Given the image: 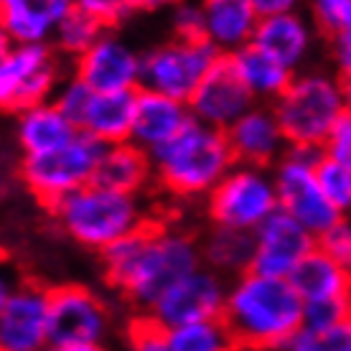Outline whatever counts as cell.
<instances>
[{"label":"cell","mask_w":351,"mask_h":351,"mask_svg":"<svg viewBox=\"0 0 351 351\" xmlns=\"http://www.w3.org/2000/svg\"><path fill=\"white\" fill-rule=\"evenodd\" d=\"M99 257L105 282L141 313H148L176 280L204 265L202 239L156 219Z\"/></svg>","instance_id":"6da1fadb"},{"label":"cell","mask_w":351,"mask_h":351,"mask_svg":"<svg viewBox=\"0 0 351 351\" xmlns=\"http://www.w3.org/2000/svg\"><path fill=\"white\" fill-rule=\"evenodd\" d=\"M221 318L245 351H285L306 326V303L290 278L250 270L229 280Z\"/></svg>","instance_id":"7a4b0ae2"},{"label":"cell","mask_w":351,"mask_h":351,"mask_svg":"<svg viewBox=\"0 0 351 351\" xmlns=\"http://www.w3.org/2000/svg\"><path fill=\"white\" fill-rule=\"evenodd\" d=\"M156 186L176 202H206L219 181L237 166L224 130L191 120L184 132L153 156Z\"/></svg>","instance_id":"3957f363"},{"label":"cell","mask_w":351,"mask_h":351,"mask_svg":"<svg viewBox=\"0 0 351 351\" xmlns=\"http://www.w3.org/2000/svg\"><path fill=\"white\" fill-rule=\"evenodd\" d=\"M51 219L71 242L102 255L112 245L148 227L153 217L143 196L89 184L56 204Z\"/></svg>","instance_id":"277c9868"},{"label":"cell","mask_w":351,"mask_h":351,"mask_svg":"<svg viewBox=\"0 0 351 351\" xmlns=\"http://www.w3.org/2000/svg\"><path fill=\"white\" fill-rule=\"evenodd\" d=\"M290 148L324 150L331 130L349 112L341 74L324 69L298 71L290 87L272 105Z\"/></svg>","instance_id":"5b68a950"},{"label":"cell","mask_w":351,"mask_h":351,"mask_svg":"<svg viewBox=\"0 0 351 351\" xmlns=\"http://www.w3.org/2000/svg\"><path fill=\"white\" fill-rule=\"evenodd\" d=\"M105 145L80 132L62 148L41 156H21L18 178L36 202L51 211L66 196L95 184Z\"/></svg>","instance_id":"8992f818"},{"label":"cell","mask_w":351,"mask_h":351,"mask_svg":"<svg viewBox=\"0 0 351 351\" xmlns=\"http://www.w3.org/2000/svg\"><path fill=\"white\" fill-rule=\"evenodd\" d=\"M209 224L239 232H255L280 211L272 168L237 163L204 202Z\"/></svg>","instance_id":"52a82bcc"},{"label":"cell","mask_w":351,"mask_h":351,"mask_svg":"<svg viewBox=\"0 0 351 351\" xmlns=\"http://www.w3.org/2000/svg\"><path fill=\"white\" fill-rule=\"evenodd\" d=\"M64 59L51 44H3L0 105L10 114L51 102L64 82Z\"/></svg>","instance_id":"ba28073f"},{"label":"cell","mask_w":351,"mask_h":351,"mask_svg":"<svg viewBox=\"0 0 351 351\" xmlns=\"http://www.w3.org/2000/svg\"><path fill=\"white\" fill-rule=\"evenodd\" d=\"M219 59L221 56L209 41L173 36L143 51L141 89L189 102Z\"/></svg>","instance_id":"9c48e42d"},{"label":"cell","mask_w":351,"mask_h":351,"mask_svg":"<svg viewBox=\"0 0 351 351\" xmlns=\"http://www.w3.org/2000/svg\"><path fill=\"white\" fill-rule=\"evenodd\" d=\"M321 156L324 153L313 148H288V153L272 166L280 211L300 221L316 237L341 219L318 184L316 168Z\"/></svg>","instance_id":"30bf717a"},{"label":"cell","mask_w":351,"mask_h":351,"mask_svg":"<svg viewBox=\"0 0 351 351\" xmlns=\"http://www.w3.org/2000/svg\"><path fill=\"white\" fill-rule=\"evenodd\" d=\"M49 343V288L34 280H5L0 293V351H44Z\"/></svg>","instance_id":"8fae6325"},{"label":"cell","mask_w":351,"mask_h":351,"mask_svg":"<svg viewBox=\"0 0 351 351\" xmlns=\"http://www.w3.org/2000/svg\"><path fill=\"white\" fill-rule=\"evenodd\" d=\"M306 303V324L334 326L351 318V270L316 247L290 275Z\"/></svg>","instance_id":"7c38bea8"},{"label":"cell","mask_w":351,"mask_h":351,"mask_svg":"<svg viewBox=\"0 0 351 351\" xmlns=\"http://www.w3.org/2000/svg\"><path fill=\"white\" fill-rule=\"evenodd\" d=\"M51 343H105L112 328V311L97 290L64 282L49 288Z\"/></svg>","instance_id":"4fadbf2b"},{"label":"cell","mask_w":351,"mask_h":351,"mask_svg":"<svg viewBox=\"0 0 351 351\" xmlns=\"http://www.w3.org/2000/svg\"><path fill=\"white\" fill-rule=\"evenodd\" d=\"M227 278H221L219 272L202 265L184 275L181 280H176L143 316L156 321L166 331L176 326L206 321V318H221L224 303H227Z\"/></svg>","instance_id":"5bb4252c"},{"label":"cell","mask_w":351,"mask_h":351,"mask_svg":"<svg viewBox=\"0 0 351 351\" xmlns=\"http://www.w3.org/2000/svg\"><path fill=\"white\" fill-rule=\"evenodd\" d=\"M77 74L95 92H138L143 77V51L117 31H105L71 64Z\"/></svg>","instance_id":"9a60e30c"},{"label":"cell","mask_w":351,"mask_h":351,"mask_svg":"<svg viewBox=\"0 0 351 351\" xmlns=\"http://www.w3.org/2000/svg\"><path fill=\"white\" fill-rule=\"evenodd\" d=\"M252 237H255L252 272L272 278H290L318 247L316 234H311L285 211H275L270 219L252 232Z\"/></svg>","instance_id":"2e32d148"},{"label":"cell","mask_w":351,"mask_h":351,"mask_svg":"<svg viewBox=\"0 0 351 351\" xmlns=\"http://www.w3.org/2000/svg\"><path fill=\"white\" fill-rule=\"evenodd\" d=\"M252 105H257L255 97L250 95L245 82L239 80L237 69L229 62V56H221L219 62L211 66L209 74L199 84V89L189 99L193 120L224 132Z\"/></svg>","instance_id":"e0dca14e"},{"label":"cell","mask_w":351,"mask_h":351,"mask_svg":"<svg viewBox=\"0 0 351 351\" xmlns=\"http://www.w3.org/2000/svg\"><path fill=\"white\" fill-rule=\"evenodd\" d=\"M229 145L237 163L272 168L288 153L290 143L280 128L272 105H252L227 130Z\"/></svg>","instance_id":"ac0fdd59"},{"label":"cell","mask_w":351,"mask_h":351,"mask_svg":"<svg viewBox=\"0 0 351 351\" xmlns=\"http://www.w3.org/2000/svg\"><path fill=\"white\" fill-rule=\"evenodd\" d=\"M318 34H321V28L316 26L311 13L295 10V13L260 18L252 44L260 46L263 51H267L298 74V71H306L311 56L316 51Z\"/></svg>","instance_id":"d6986e66"},{"label":"cell","mask_w":351,"mask_h":351,"mask_svg":"<svg viewBox=\"0 0 351 351\" xmlns=\"http://www.w3.org/2000/svg\"><path fill=\"white\" fill-rule=\"evenodd\" d=\"M191 120L193 114L189 102L150 92V89H138L130 143L153 156L156 150L173 141L178 132H184Z\"/></svg>","instance_id":"ffe728a7"},{"label":"cell","mask_w":351,"mask_h":351,"mask_svg":"<svg viewBox=\"0 0 351 351\" xmlns=\"http://www.w3.org/2000/svg\"><path fill=\"white\" fill-rule=\"evenodd\" d=\"M74 0H5L0 3L3 44H51Z\"/></svg>","instance_id":"44dd1931"},{"label":"cell","mask_w":351,"mask_h":351,"mask_svg":"<svg viewBox=\"0 0 351 351\" xmlns=\"http://www.w3.org/2000/svg\"><path fill=\"white\" fill-rule=\"evenodd\" d=\"M260 16L250 0H204V41L232 56L255 41Z\"/></svg>","instance_id":"7402d4cb"},{"label":"cell","mask_w":351,"mask_h":351,"mask_svg":"<svg viewBox=\"0 0 351 351\" xmlns=\"http://www.w3.org/2000/svg\"><path fill=\"white\" fill-rule=\"evenodd\" d=\"M80 135V128L53 105L41 102L13 114V138L21 156H41L62 148Z\"/></svg>","instance_id":"603a6c76"},{"label":"cell","mask_w":351,"mask_h":351,"mask_svg":"<svg viewBox=\"0 0 351 351\" xmlns=\"http://www.w3.org/2000/svg\"><path fill=\"white\" fill-rule=\"evenodd\" d=\"M95 184L114 189V191L132 193V196H143L156 184L153 158H150L148 150L138 148L130 141L105 145Z\"/></svg>","instance_id":"cb8c5ba5"},{"label":"cell","mask_w":351,"mask_h":351,"mask_svg":"<svg viewBox=\"0 0 351 351\" xmlns=\"http://www.w3.org/2000/svg\"><path fill=\"white\" fill-rule=\"evenodd\" d=\"M138 92H95L80 120V132L102 145L130 141Z\"/></svg>","instance_id":"d4e9b609"},{"label":"cell","mask_w":351,"mask_h":351,"mask_svg":"<svg viewBox=\"0 0 351 351\" xmlns=\"http://www.w3.org/2000/svg\"><path fill=\"white\" fill-rule=\"evenodd\" d=\"M229 62L234 64L239 80L245 82L250 95L255 97V102L260 105H275L282 92L290 87V82L295 80V71L288 69L285 64H280L275 56H270L255 44L232 53Z\"/></svg>","instance_id":"484cf974"},{"label":"cell","mask_w":351,"mask_h":351,"mask_svg":"<svg viewBox=\"0 0 351 351\" xmlns=\"http://www.w3.org/2000/svg\"><path fill=\"white\" fill-rule=\"evenodd\" d=\"M199 239H202L204 265L209 270L219 272L221 278L234 280V278L252 270L255 237L250 232H239V229H227L211 224L209 232Z\"/></svg>","instance_id":"4316f807"},{"label":"cell","mask_w":351,"mask_h":351,"mask_svg":"<svg viewBox=\"0 0 351 351\" xmlns=\"http://www.w3.org/2000/svg\"><path fill=\"white\" fill-rule=\"evenodd\" d=\"M171 351H242L224 318H206L166 331Z\"/></svg>","instance_id":"83f0119b"},{"label":"cell","mask_w":351,"mask_h":351,"mask_svg":"<svg viewBox=\"0 0 351 351\" xmlns=\"http://www.w3.org/2000/svg\"><path fill=\"white\" fill-rule=\"evenodd\" d=\"M102 34H105V28L99 26L95 18H89L87 13L74 8L59 23V28H56V34L51 38V46L59 51L62 59H69L74 64Z\"/></svg>","instance_id":"f1b7e54d"},{"label":"cell","mask_w":351,"mask_h":351,"mask_svg":"<svg viewBox=\"0 0 351 351\" xmlns=\"http://www.w3.org/2000/svg\"><path fill=\"white\" fill-rule=\"evenodd\" d=\"M285 351H351V318L334 326L306 324Z\"/></svg>","instance_id":"f546056e"},{"label":"cell","mask_w":351,"mask_h":351,"mask_svg":"<svg viewBox=\"0 0 351 351\" xmlns=\"http://www.w3.org/2000/svg\"><path fill=\"white\" fill-rule=\"evenodd\" d=\"M316 173L326 199L339 211V217H351V168L328 156H321Z\"/></svg>","instance_id":"4dcf8cb0"},{"label":"cell","mask_w":351,"mask_h":351,"mask_svg":"<svg viewBox=\"0 0 351 351\" xmlns=\"http://www.w3.org/2000/svg\"><path fill=\"white\" fill-rule=\"evenodd\" d=\"M92 95H95V89H89L77 74H66L64 82L59 84V89H56V95H53L51 102L69 117L71 123L80 128V120H82V114H84V110H87Z\"/></svg>","instance_id":"1f68e13d"},{"label":"cell","mask_w":351,"mask_h":351,"mask_svg":"<svg viewBox=\"0 0 351 351\" xmlns=\"http://www.w3.org/2000/svg\"><path fill=\"white\" fill-rule=\"evenodd\" d=\"M74 5L89 18H95L105 31H117V26H123L135 13L132 0H74Z\"/></svg>","instance_id":"d6a6232c"},{"label":"cell","mask_w":351,"mask_h":351,"mask_svg":"<svg viewBox=\"0 0 351 351\" xmlns=\"http://www.w3.org/2000/svg\"><path fill=\"white\" fill-rule=\"evenodd\" d=\"M128 351H171L166 328H160L148 316L135 318L128 326Z\"/></svg>","instance_id":"836d02e7"},{"label":"cell","mask_w":351,"mask_h":351,"mask_svg":"<svg viewBox=\"0 0 351 351\" xmlns=\"http://www.w3.org/2000/svg\"><path fill=\"white\" fill-rule=\"evenodd\" d=\"M318 247L336 263L351 270V217H341L318 237Z\"/></svg>","instance_id":"e575fe53"},{"label":"cell","mask_w":351,"mask_h":351,"mask_svg":"<svg viewBox=\"0 0 351 351\" xmlns=\"http://www.w3.org/2000/svg\"><path fill=\"white\" fill-rule=\"evenodd\" d=\"M171 28L181 38H204V0H181L171 10Z\"/></svg>","instance_id":"d590c367"},{"label":"cell","mask_w":351,"mask_h":351,"mask_svg":"<svg viewBox=\"0 0 351 351\" xmlns=\"http://www.w3.org/2000/svg\"><path fill=\"white\" fill-rule=\"evenodd\" d=\"M321 153L351 168V110L336 123V128L331 130L328 141L324 143Z\"/></svg>","instance_id":"8d00e7d4"},{"label":"cell","mask_w":351,"mask_h":351,"mask_svg":"<svg viewBox=\"0 0 351 351\" xmlns=\"http://www.w3.org/2000/svg\"><path fill=\"white\" fill-rule=\"evenodd\" d=\"M351 0H308V13L316 21V26L321 28V34L328 36L331 28L336 26V21L341 18V13L349 8Z\"/></svg>","instance_id":"74e56055"},{"label":"cell","mask_w":351,"mask_h":351,"mask_svg":"<svg viewBox=\"0 0 351 351\" xmlns=\"http://www.w3.org/2000/svg\"><path fill=\"white\" fill-rule=\"evenodd\" d=\"M255 5L257 16L260 18H270V16H280V13H295V10H303L308 0H250Z\"/></svg>","instance_id":"f35d334b"},{"label":"cell","mask_w":351,"mask_h":351,"mask_svg":"<svg viewBox=\"0 0 351 351\" xmlns=\"http://www.w3.org/2000/svg\"><path fill=\"white\" fill-rule=\"evenodd\" d=\"M178 3H181V0H132L135 13H163V10L171 13Z\"/></svg>","instance_id":"ab89813d"},{"label":"cell","mask_w":351,"mask_h":351,"mask_svg":"<svg viewBox=\"0 0 351 351\" xmlns=\"http://www.w3.org/2000/svg\"><path fill=\"white\" fill-rule=\"evenodd\" d=\"M44 351H110L105 343H49Z\"/></svg>","instance_id":"60d3db41"},{"label":"cell","mask_w":351,"mask_h":351,"mask_svg":"<svg viewBox=\"0 0 351 351\" xmlns=\"http://www.w3.org/2000/svg\"><path fill=\"white\" fill-rule=\"evenodd\" d=\"M343 89H346V99H349V110H351V71L349 74H341Z\"/></svg>","instance_id":"b9f144b4"},{"label":"cell","mask_w":351,"mask_h":351,"mask_svg":"<svg viewBox=\"0 0 351 351\" xmlns=\"http://www.w3.org/2000/svg\"><path fill=\"white\" fill-rule=\"evenodd\" d=\"M0 3H5V0H0Z\"/></svg>","instance_id":"7bdbcfd3"}]
</instances>
